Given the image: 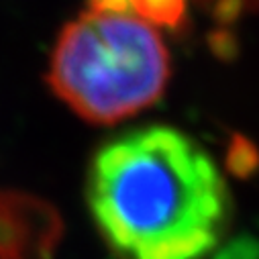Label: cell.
<instances>
[{"label": "cell", "instance_id": "obj_2", "mask_svg": "<svg viewBox=\"0 0 259 259\" xmlns=\"http://www.w3.org/2000/svg\"><path fill=\"white\" fill-rule=\"evenodd\" d=\"M47 80L84 120L112 124L159 100L169 80V53L151 23L86 9L61 29Z\"/></svg>", "mask_w": 259, "mask_h": 259}, {"label": "cell", "instance_id": "obj_1", "mask_svg": "<svg viewBox=\"0 0 259 259\" xmlns=\"http://www.w3.org/2000/svg\"><path fill=\"white\" fill-rule=\"evenodd\" d=\"M86 198L118 259H204L231 217L229 186L214 159L165 124L104 143L90 163Z\"/></svg>", "mask_w": 259, "mask_h": 259}, {"label": "cell", "instance_id": "obj_3", "mask_svg": "<svg viewBox=\"0 0 259 259\" xmlns=\"http://www.w3.org/2000/svg\"><path fill=\"white\" fill-rule=\"evenodd\" d=\"M202 3L223 23H233L243 15L259 11V0H202Z\"/></svg>", "mask_w": 259, "mask_h": 259}]
</instances>
